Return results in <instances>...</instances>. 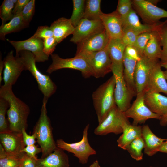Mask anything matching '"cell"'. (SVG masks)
<instances>
[{
	"mask_svg": "<svg viewBox=\"0 0 167 167\" xmlns=\"http://www.w3.org/2000/svg\"><path fill=\"white\" fill-rule=\"evenodd\" d=\"M12 86L2 85L0 88V97L8 102L9 108L7 115L10 131L21 133L27 127V118L30 113L29 106L15 95Z\"/></svg>",
	"mask_w": 167,
	"mask_h": 167,
	"instance_id": "cell-1",
	"label": "cell"
},
{
	"mask_svg": "<svg viewBox=\"0 0 167 167\" xmlns=\"http://www.w3.org/2000/svg\"><path fill=\"white\" fill-rule=\"evenodd\" d=\"M48 101L43 98L41 114L34 127L33 133L42 150L41 158L45 157L58 148L54 139L50 119L47 114Z\"/></svg>",
	"mask_w": 167,
	"mask_h": 167,
	"instance_id": "cell-2",
	"label": "cell"
},
{
	"mask_svg": "<svg viewBox=\"0 0 167 167\" xmlns=\"http://www.w3.org/2000/svg\"><path fill=\"white\" fill-rule=\"evenodd\" d=\"M115 86V79L113 75L92 93L93 106L99 124L104 120L109 112L116 105L114 96Z\"/></svg>",
	"mask_w": 167,
	"mask_h": 167,
	"instance_id": "cell-3",
	"label": "cell"
},
{
	"mask_svg": "<svg viewBox=\"0 0 167 167\" xmlns=\"http://www.w3.org/2000/svg\"><path fill=\"white\" fill-rule=\"evenodd\" d=\"M18 55L24 66L25 70H28L36 81L38 88L43 94V98L48 100L56 92L57 87L50 77L42 73L37 68L35 57L31 52L22 50Z\"/></svg>",
	"mask_w": 167,
	"mask_h": 167,
	"instance_id": "cell-4",
	"label": "cell"
},
{
	"mask_svg": "<svg viewBox=\"0 0 167 167\" xmlns=\"http://www.w3.org/2000/svg\"><path fill=\"white\" fill-rule=\"evenodd\" d=\"M83 57L89 66L92 76L98 78L112 72V62L108 45L104 49L95 52H83L75 54Z\"/></svg>",
	"mask_w": 167,
	"mask_h": 167,
	"instance_id": "cell-5",
	"label": "cell"
},
{
	"mask_svg": "<svg viewBox=\"0 0 167 167\" xmlns=\"http://www.w3.org/2000/svg\"><path fill=\"white\" fill-rule=\"evenodd\" d=\"M89 126V124L86 126L83 131L82 139L79 142L69 143L60 139L56 142L58 148L72 153L82 164L87 163L90 156L96 153V151L91 147L88 142V135Z\"/></svg>",
	"mask_w": 167,
	"mask_h": 167,
	"instance_id": "cell-6",
	"label": "cell"
},
{
	"mask_svg": "<svg viewBox=\"0 0 167 167\" xmlns=\"http://www.w3.org/2000/svg\"><path fill=\"white\" fill-rule=\"evenodd\" d=\"M52 62L46 70L50 74L58 70L68 68L80 71L83 76L85 78L92 76L91 69L85 59L79 55H75L71 58H63L57 54L51 55Z\"/></svg>",
	"mask_w": 167,
	"mask_h": 167,
	"instance_id": "cell-7",
	"label": "cell"
},
{
	"mask_svg": "<svg viewBox=\"0 0 167 167\" xmlns=\"http://www.w3.org/2000/svg\"><path fill=\"white\" fill-rule=\"evenodd\" d=\"M128 121L124 112L121 111L116 105L99 124L95 129L94 133L99 135H105L110 133L120 134L122 132L124 124Z\"/></svg>",
	"mask_w": 167,
	"mask_h": 167,
	"instance_id": "cell-8",
	"label": "cell"
},
{
	"mask_svg": "<svg viewBox=\"0 0 167 167\" xmlns=\"http://www.w3.org/2000/svg\"><path fill=\"white\" fill-rule=\"evenodd\" d=\"M132 7L145 24L155 25L160 19L167 18V11L157 6L149 0H133Z\"/></svg>",
	"mask_w": 167,
	"mask_h": 167,
	"instance_id": "cell-9",
	"label": "cell"
},
{
	"mask_svg": "<svg viewBox=\"0 0 167 167\" xmlns=\"http://www.w3.org/2000/svg\"><path fill=\"white\" fill-rule=\"evenodd\" d=\"M145 92L137 93L136 99L130 107L124 112L126 117L133 120L132 124L138 126L144 123L147 120H160L161 117L152 112L146 105L144 100Z\"/></svg>",
	"mask_w": 167,
	"mask_h": 167,
	"instance_id": "cell-10",
	"label": "cell"
},
{
	"mask_svg": "<svg viewBox=\"0 0 167 167\" xmlns=\"http://www.w3.org/2000/svg\"><path fill=\"white\" fill-rule=\"evenodd\" d=\"M123 70V68L112 67V72L115 79L114 96L116 105L121 111L124 112L130 107L134 96L124 80Z\"/></svg>",
	"mask_w": 167,
	"mask_h": 167,
	"instance_id": "cell-11",
	"label": "cell"
},
{
	"mask_svg": "<svg viewBox=\"0 0 167 167\" xmlns=\"http://www.w3.org/2000/svg\"><path fill=\"white\" fill-rule=\"evenodd\" d=\"M3 61V85L12 86L15 84L22 72L25 70L24 65L18 55L14 56L12 50L8 53Z\"/></svg>",
	"mask_w": 167,
	"mask_h": 167,
	"instance_id": "cell-12",
	"label": "cell"
},
{
	"mask_svg": "<svg viewBox=\"0 0 167 167\" xmlns=\"http://www.w3.org/2000/svg\"><path fill=\"white\" fill-rule=\"evenodd\" d=\"M159 62V59H150L144 55L137 61L134 73L137 93L144 92L151 71Z\"/></svg>",
	"mask_w": 167,
	"mask_h": 167,
	"instance_id": "cell-13",
	"label": "cell"
},
{
	"mask_svg": "<svg viewBox=\"0 0 167 167\" xmlns=\"http://www.w3.org/2000/svg\"><path fill=\"white\" fill-rule=\"evenodd\" d=\"M104 29L101 20H91L83 18L75 27L70 41L77 44Z\"/></svg>",
	"mask_w": 167,
	"mask_h": 167,
	"instance_id": "cell-14",
	"label": "cell"
},
{
	"mask_svg": "<svg viewBox=\"0 0 167 167\" xmlns=\"http://www.w3.org/2000/svg\"><path fill=\"white\" fill-rule=\"evenodd\" d=\"M6 40L15 48L16 55L22 50L32 52L35 56L36 62H44L49 59V56L43 51V40L30 37L23 41H13Z\"/></svg>",
	"mask_w": 167,
	"mask_h": 167,
	"instance_id": "cell-15",
	"label": "cell"
},
{
	"mask_svg": "<svg viewBox=\"0 0 167 167\" xmlns=\"http://www.w3.org/2000/svg\"><path fill=\"white\" fill-rule=\"evenodd\" d=\"M1 144L9 154L21 158L25 153L22 152L26 147L22 133L9 131L0 133Z\"/></svg>",
	"mask_w": 167,
	"mask_h": 167,
	"instance_id": "cell-16",
	"label": "cell"
},
{
	"mask_svg": "<svg viewBox=\"0 0 167 167\" xmlns=\"http://www.w3.org/2000/svg\"><path fill=\"white\" fill-rule=\"evenodd\" d=\"M110 38L106 30L95 34L77 44L76 54L101 50L108 45Z\"/></svg>",
	"mask_w": 167,
	"mask_h": 167,
	"instance_id": "cell-17",
	"label": "cell"
},
{
	"mask_svg": "<svg viewBox=\"0 0 167 167\" xmlns=\"http://www.w3.org/2000/svg\"><path fill=\"white\" fill-rule=\"evenodd\" d=\"M100 19L110 39H121L123 34L122 23L116 10L109 13H103Z\"/></svg>",
	"mask_w": 167,
	"mask_h": 167,
	"instance_id": "cell-18",
	"label": "cell"
},
{
	"mask_svg": "<svg viewBox=\"0 0 167 167\" xmlns=\"http://www.w3.org/2000/svg\"><path fill=\"white\" fill-rule=\"evenodd\" d=\"M160 61L150 73L144 92H162L167 95V82Z\"/></svg>",
	"mask_w": 167,
	"mask_h": 167,
	"instance_id": "cell-19",
	"label": "cell"
},
{
	"mask_svg": "<svg viewBox=\"0 0 167 167\" xmlns=\"http://www.w3.org/2000/svg\"><path fill=\"white\" fill-rule=\"evenodd\" d=\"M162 22L155 25L141 23L133 8L122 24V29L131 30L138 35L145 32H151L159 29Z\"/></svg>",
	"mask_w": 167,
	"mask_h": 167,
	"instance_id": "cell-20",
	"label": "cell"
},
{
	"mask_svg": "<svg viewBox=\"0 0 167 167\" xmlns=\"http://www.w3.org/2000/svg\"><path fill=\"white\" fill-rule=\"evenodd\" d=\"M69 158L62 149L57 148L44 158L38 159L36 167H69Z\"/></svg>",
	"mask_w": 167,
	"mask_h": 167,
	"instance_id": "cell-21",
	"label": "cell"
},
{
	"mask_svg": "<svg viewBox=\"0 0 167 167\" xmlns=\"http://www.w3.org/2000/svg\"><path fill=\"white\" fill-rule=\"evenodd\" d=\"M145 103L153 113L161 117L167 113V97L156 92H145Z\"/></svg>",
	"mask_w": 167,
	"mask_h": 167,
	"instance_id": "cell-22",
	"label": "cell"
},
{
	"mask_svg": "<svg viewBox=\"0 0 167 167\" xmlns=\"http://www.w3.org/2000/svg\"><path fill=\"white\" fill-rule=\"evenodd\" d=\"M142 137L145 144L144 153L149 156L158 152L162 143L166 140V139L159 138L155 135L147 125L142 126Z\"/></svg>",
	"mask_w": 167,
	"mask_h": 167,
	"instance_id": "cell-23",
	"label": "cell"
},
{
	"mask_svg": "<svg viewBox=\"0 0 167 167\" xmlns=\"http://www.w3.org/2000/svg\"><path fill=\"white\" fill-rule=\"evenodd\" d=\"M50 27L53 32L54 37L58 43L69 35L73 34L75 29L69 19L63 17L54 21Z\"/></svg>",
	"mask_w": 167,
	"mask_h": 167,
	"instance_id": "cell-24",
	"label": "cell"
},
{
	"mask_svg": "<svg viewBox=\"0 0 167 167\" xmlns=\"http://www.w3.org/2000/svg\"><path fill=\"white\" fill-rule=\"evenodd\" d=\"M122 134L117 140L118 146L126 150L134 140L142 136V126L131 124L129 121L123 127Z\"/></svg>",
	"mask_w": 167,
	"mask_h": 167,
	"instance_id": "cell-25",
	"label": "cell"
},
{
	"mask_svg": "<svg viewBox=\"0 0 167 167\" xmlns=\"http://www.w3.org/2000/svg\"><path fill=\"white\" fill-rule=\"evenodd\" d=\"M126 47L120 39H110L108 47L112 66L123 68V58Z\"/></svg>",
	"mask_w": 167,
	"mask_h": 167,
	"instance_id": "cell-26",
	"label": "cell"
},
{
	"mask_svg": "<svg viewBox=\"0 0 167 167\" xmlns=\"http://www.w3.org/2000/svg\"><path fill=\"white\" fill-rule=\"evenodd\" d=\"M137 61L129 56L124 52L123 60V76L130 91L134 96L137 93L134 79V73Z\"/></svg>",
	"mask_w": 167,
	"mask_h": 167,
	"instance_id": "cell-27",
	"label": "cell"
},
{
	"mask_svg": "<svg viewBox=\"0 0 167 167\" xmlns=\"http://www.w3.org/2000/svg\"><path fill=\"white\" fill-rule=\"evenodd\" d=\"M158 29L152 32L144 49V55L150 59H159L161 56L162 49Z\"/></svg>",
	"mask_w": 167,
	"mask_h": 167,
	"instance_id": "cell-28",
	"label": "cell"
},
{
	"mask_svg": "<svg viewBox=\"0 0 167 167\" xmlns=\"http://www.w3.org/2000/svg\"><path fill=\"white\" fill-rule=\"evenodd\" d=\"M29 24L23 19L21 14L15 16L8 23L0 27V38L4 41L5 36L11 33L18 32L28 27Z\"/></svg>",
	"mask_w": 167,
	"mask_h": 167,
	"instance_id": "cell-29",
	"label": "cell"
},
{
	"mask_svg": "<svg viewBox=\"0 0 167 167\" xmlns=\"http://www.w3.org/2000/svg\"><path fill=\"white\" fill-rule=\"evenodd\" d=\"M101 0L85 1L84 18L91 20H100L103 13L101 9Z\"/></svg>",
	"mask_w": 167,
	"mask_h": 167,
	"instance_id": "cell-30",
	"label": "cell"
},
{
	"mask_svg": "<svg viewBox=\"0 0 167 167\" xmlns=\"http://www.w3.org/2000/svg\"><path fill=\"white\" fill-rule=\"evenodd\" d=\"M144 146V141L142 136L132 141L128 145L126 150L133 159L137 161H140L143 159L142 151Z\"/></svg>",
	"mask_w": 167,
	"mask_h": 167,
	"instance_id": "cell-31",
	"label": "cell"
},
{
	"mask_svg": "<svg viewBox=\"0 0 167 167\" xmlns=\"http://www.w3.org/2000/svg\"><path fill=\"white\" fill-rule=\"evenodd\" d=\"M85 0H73V9L72 15L69 19L75 27L84 18L85 11Z\"/></svg>",
	"mask_w": 167,
	"mask_h": 167,
	"instance_id": "cell-32",
	"label": "cell"
},
{
	"mask_svg": "<svg viewBox=\"0 0 167 167\" xmlns=\"http://www.w3.org/2000/svg\"><path fill=\"white\" fill-rule=\"evenodd\" d=\"M21 159L8 154L0 143V167H19Z\"/></svg>",
	"mask_w": 167,
	"mask_h": 167,
	"instance_id": "cell-33",
	"label": "cell"
},
{
	"mask_svg": "<svg viewBox=\"0 0 167 167\" xmlns=\"http://www.w3.org/2000/svg\"><path fill=\"white\" fill-rule=\"evenodd\" d=\"M15 4L12 0H4L0 6V17L2 20L1 25H4L14 17L13 10Z\"/></svg>",
	"mask_w": 167,
	"mask_h": 167,
	"instance_id": "cell-34",
	"label": "cell"
},
{
	"mask_svg": "<svg viewBox=\"0 0 167 167\" xmlns=\"http://www.w3.org/2000/svg\"><path fill=\"white\" fill-rule=\"evenodd\" d=\"M9 108V104L5 99L0 97V133L10 131L6 114Z\"/></svg>",
	"mask_w": 167,
	"mask_h": 167,
	"instance_id": "cell-35",
	"label": "cell"
},
{
	"mask_svg": "<svg viewBox=\"0 0 167 167\" xmlns=\"http://www.w3.org/2000/svg\"><path fill=\"white\" fill-rule=\"evenodd\" d=\"M162 49L161 62L167 61V19L163 22L158 30Z\"/></svg>",
	"mask_w": 167,
	"mask_h": 167,
	"instance_id": "cell-36",
	"label": "cell"
},
{
	"mask_svg": "<svg viewBox=\"0 0 167 167\" xmlns=\"http://www.w3.org/2000/svg\"><path fill=\"white\" fill-rule=\"evenodd\" d=\"M151 32H145L138 35L132 46L137 50L140 57L144 55V49L151 37Z\"/></svg>",
	"mask_w": 167,
	"mask_h": 167,
	"instance_id": "cell-37",
	"label": "cell"
},
{
	"mask_svg": "<svg viewBox=\"0 0 167 167\" xmlns=\"http://www.w3.org/2000/svg\"><path fill=\"white\" fill-rule=\"evenodd\" d=\"M132 9V0H119L118 1L116 11L119 15L122 24Z\"/></svg>",
	"mask_w": 167,
	"mask_h": 167,
	"instance_id": "cell-38",
	"label": "cell"
},
{
	"mask_svg": "<svg viewBox=\"0 0 167 167\" xmlns=\"http://www.w3.org/2000/svg\"><path fill=\"white\" fill-rule=\"evenodd\" d=\"M35 11V0H30L26 5L21 13L24 21L28 24L31 21Z\"/></svg>",
	"mask_w": 167,
	"mask_h": 167,
	"instance_id": "cell-39",
	"label": "cell"
},
{
	"mask_svg": "<svg viewBox=\"0 0 167 167\" xmlns=\"http://www.w3.org/2000/svg\"><path fill=\"white\" fill-rule=\"evenodd\" d=\"M53 36V33L50 27L42 26H39L34 34L31 37L44 40Z\"/></svg>",
	"mask_w": 167,
	"mask_h": 167,
	"instance_id": "cell-40",
	"label": "cell"
},
{
	"mask_svg": "<svg viewBox=\"0 0 167 167\" xmlns=\"http://www.w3.org/2000/svg\"><path fill=\"white\" fill-rule=\"evenodd\" d=\"M58 44L54 37L48 38L43 40V51L47 55L49 56L53 54Z\"/></svg>",
	"mask_w": 167,
	"mask_h": 167,
	"instance_id": "cell-41",
	"label": "cell"
},
{
	"mask_svg": "<svg viewBox=\"0 0 167 167\" xmlns=\"http://www.w3.org/2000/svg\"><path fill=\"white\" fill-rule=\"evenodd\" d=\"M138 35L131 30L124 29L123 30V34L121 39L126 47L132 46Z\"/></svg>",
	"mask_w": 167,
	"mask_h": 167,
	"instance_id": "cell-42",
	"label": "cell"
},
{
	"mask_svg": "<svg viewBox=\"0 0 167 167\" xmlns=\"http://www.w3.org/2000/svg\"><path fill=\"white\" fill-rule=\"evenodd\" d=\"M22 152L25 153L28 156L31 158L37 160L36 155L42 152L41 148H38L35 144L26 146L22 150Z\"/></svg>",
	"mask_w": 167,
	"mask_h": 167,
	"instance_id": "cell-43",
	"label": "cell"
},
{
	"mask_svg": "<svg viewBox=\"0 0 167 167\" xmlns=\"http://www.w3.org/2000/svg\"><path fill=\"white\" fill-rule=\"evenodd\" d=\"M36 160L28 156L25 153L21 158L19 167H36Z\"/></svg>",
	"mask_w": 167,
	"mask_h": 167,
	"instance_id": "cell-44",
	"label": "cell"
},
{
	"mask_svg": "<svg viewBox=\"0 0 167 167\" xmlns=\"http://www.w3.org/2000/svg\"><path fill=\"white\" fill-rule=\"evenodd\" d=\"M26 129L24 128L22 131L23 141L26 146L35 144L36 139L35 135L32 134V135H28L26 132Z\"/></svg>",
	"mask_w": 167,
	"mask_h": 167,
	"instance_id": "cell-45",
	"label": "cell"
},
{
	"mask_svg": "<svg viewBox=\"0 0 167 167\" xmlns=\"http://www.w3.org/2000/svg\"><path fill=\"white\" fill-rule=\"evenodd\" d=\"M30 0H17V2L15 5L13 10L14 17L20 14L25 6L29 1Z\"/></svg>",
	"mask_w": 167,
	"mask_h": 167,
	"instance_id": "cell-46",
	"label": "cell"
},
{
	"mask_svg": "<svg viewBox=\"0 0 167 167\" xmlns=\"http://www.w3.org/2000/svg\"><path fill=\"white\" fill-rule=\"evenodd\" d=\"M125 52L129 56L137 61L140 59V56L137 50L133 46H126Z\"/></svg>",
	"mask_w": 167,
	"mask_h": 167,
	"instance_id": "cell-47",
	"label": "cell"
},
{
	"mask_svg": "<svg viewBox=\"0 0 167 167\" xmlns=\"http://www.w3.org/2000/svg\"><path fill=\"white\" fill-rule=\"evenodd\" d=\"M158 152L167 154V138L162 143L159 149Z\"/></svg>",
	"mask_w": 167,
	"mask_h": 167,
	"instance_id": "cell-48",
	"label": "cell"
},
{
	"mask_svg": "<svg viewBox=\"0 0 167 167\" xmlns=\"http://www.w3.org/2000/svg\"><path fill=\"white\" fill-rule=\"evenodd\" d=\"M1 56H0V85L3 80V76L2 75V71L4 68V64L3 60H2Z\"/></svg>",
	"mask_w": 167,
	"mask_h": 167,
	"instance_id": "cell-49",
	"label": "cell"
},
{
	"mask_svg": "<svg viewBox=\"0 0 167 167\" xmlns=\"http://www.w3.org/2000/svg\"><path fill=\"white\" fill-rule=\"evenodd\" d=\"M160 120V125L163 126L167 125V113L164 116L161 117Z\"/></svg>",
	"mask_w": 167,
	"mask_h": 167,
	"instance_id": "cell-50",
	"label": "cell"
},
{
	"mask_svg": "<svg viewBox=\"0 0 167 167\" xmlns=\"http://www.w3.org/2000/svg\"><path fill=\"white\" fill-rule=\"evenodd\" d=\"M89 167H101L98 161L96 160L94 161Z\"/></svg>",
	"mask_w": 167,
	"mask_h": 167,
	"instance_id": "cell-51",
	"label": "cell"
},
{
	"mask_svg": "<svg viewBox=\"0 0 167 167\" xmlns=\"http://www.w3.org/2000/svg\"><path fill=\"white\" fill-rule=\"evenodd\" d=\"M160 63L161 67L164 68L166 69V70H167V61H160Z\"/></svg>",
	"mask_w": 167,
	"mask_h": 167,
	"instance_id": "cell-52",
	"label": "cell"
},
{
	"mask_svg": "<svg viewBox=\"0 0 167 167\" xmlns=\"http://www.w3.org/2000/svg\"><path fill=\"white\" fill-rule=\"evenodd\" d=\"M165 78L167 80V70L164 71Z\"/></svg>",
	"mask_w": 167,
	"mask_h": 167,
	"instance_id": "cell-53",
	"label": "cell"
},
{
	"mask_svg": "<svg viewBox=\"0 0 167 167\" xmlns=\"http://www.w3.org/2000/svg\"></svg>",
	"mask_w": 167,
	"mask_h": 167,
	"instance_id": "cell-54",
	"label": "cell"
}]
</instances>
